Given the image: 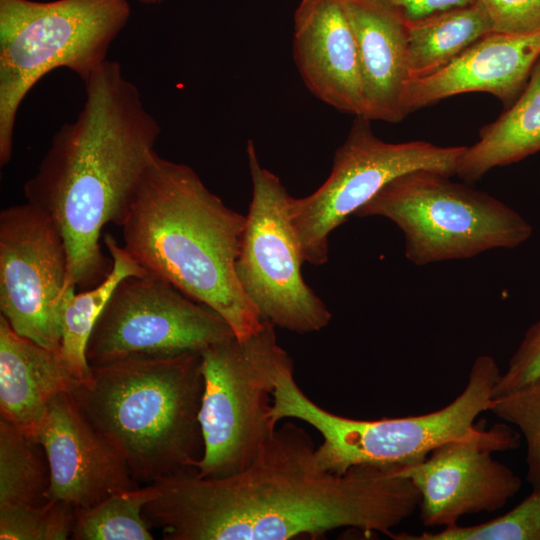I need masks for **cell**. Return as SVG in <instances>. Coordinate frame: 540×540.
<instances>
[{
	"label": "cell",
	"instance_id": "obj_1",
	"mask_svg": "<svg viewBox=\"0 0 540 540\" xmlns=\"http://www.w3.org/2000/svg\"><path fill=\"white\" fill-rule=\"evenodd\" d=\"M315 449L287 422L238 473L209 479L191 470L153 483L158 492L143 516L166 540H288L338 528L389 536L419 508L417 488L398 467L336 474L317 464Z\"/></svg>",
	"mask_w": 540,
	"mask_h": 540
},
{
	"label": "cell",
	"instance_id": "obj_2",
	"mask_svg": "<svg viewBox=\"0 0 540 540\" xmlns=\"http://www.w3.org/2000/svg\"><path fill=\"white\" fill-rule=\"evenodd\" d=\"M83 84L85 100L76 119L54 133L23 188L27 201L50 216L63 238L64 292L96 286L110 272L101 232L111 222L120 225L161 133L118 61L107 60Z\"/></svg>",
	"mask_w": 540,
	"mask_h": 540
},
{
	"label": "cell",
	"instance_id": "obj_3",
	"mask_svg": "<svg viewBox=\"0 0 540 540\" xmlns=\"http://www.w3.org/2000/svg\"><path fill=\"white\" fill-rule=\"evenodd\" d=\"M245 222L190 166L155 152L119 226L147 274L217 312L242 340L264 322L235 270Z\"/></svg>",
	"mask_w": 540,
	"mask_h": 540
},
{
	"label": "cell",
	"instance_id": "obj_4",
	"mask_svg": "<svg viewBox=\"0 0 540 540\" xmlns=\"http://www.w3.org/2000/svg\"><path fill=\"white\" fill-rule=\"evenodd\" d=\"M201 352L131 357L93 366L70 395L137 483L195 470L203 455Z\"/></svg>",
	"mask_w": 540,
	"mask_h": 540
},
{
	"label": "cell",
	"instance_id": "obj_5",
	"mask_svg": "<svg viewBox=\"0 0 540 540\" xmlns=\"http://www.w3.org/2000/svg\"><path fill=\"white\" fill-rule=\"evenodd\" d=\"M501 375L496 360L478 356L462 392L436 411L399 418L358 420L331 413L309 399L289 365L278 376L272 393V420H301L315 428L323 442L315 449L317 464L343 474L355 466L403 467L423 461L443 443L474 433L476 418L488 411Z\"/></svg>",
	"mask_w": 540,
	"mask_h": 540
},
{
	"label": "cell",
	"instance_id": "obj_6",
	"mask_svg": "<svg viewBox=\"0 0 540 540\" xmlns=\"http://www.w3.org/2000/svg\"><path fill=\"white\" fill-rule=\"evenodd\" d=\"M131 17L128 0H0V165L13 154L18 110L49 72L83 83L108 60Z\"/></svg>",
	"mask_w": 540,
	"mask_h": 540
},
{
	"label": "cell",
	"instance_id": "obj_7",
	"mask_svg": "<svg viewBox=\"0 0 540 540\" xmlns=\"http://www.w3.org/2000/svg\"><path fill=\"white\" fill-rule=\"evenodd\" d=\"M428 169L404 173L387 183L356 213L383 217L404 237V254L417 266L469 259L529 240L532 225L487 192Z\"/></svg>",
	"mask_w": 540,
	"mask_h": 540
},
{
	"label": "cell",
	"instance_id": "obj_8",
	"mask_svg": "<svg viewBox=\"0 0 540 540\" xmlns=\"http://www.w3.org/2000/svg\"><path fill=\"white\" fill-rule=\"evenodd\" d=\"M268 321L245 339L236 336L201 351L203 392L199 422L203 455L195 473L223 478L245 469L273 436V391L293 364Z\"/></svg>",
	"mask_w": 540,
	"mask_h": 540
},
{
	"label": "cell",
	"instance_id": "obj_9",
	"mask_svg": "<svg viewBox=\"0 0 540 540\" xmlns=\"http://www.w3.org/2000/svg\"><path fill=\"white\" fill-rule=\"evenodd\" d=\"M370 123L356 116L335 151L324 183L306 197L289 198V219L305 262L325 264L330 233L394 178L419 169L456 175L466 146H439L424 140L386 142Z\"/></svg>",
	"mask_w": 540,
	"mask_h": 540
},
{
	"label": "cell",
	"instance_id": "obj_10",
	"mask_svg": "<svg viewBox=\"0 0 540 540\" xmlns=\"http://www.w3.org/2000/svg\"><path fill=\"white\" fill-rule=\"evenodd\" d=\"M252 199L246 215L236 275L261 318L298 334L325 328L331 313L306 284L305 262L289 219L291 197L280 178L263 167L254 142L246 146Z\"/></svg>",
	"mask_w": 540,
	"mask_h": 540
},
{
	"label": "cell",
	"instance_id": "obj_11",
	"mask_svg": "<svg viewBox=\"0 0 540 540\" xmlns=\"http://www.w3.org/2000/svg\"><path fill=\"white\" fill-rule=\"evenodd\" d=\"M234 336L217 312L167 280L129 276L100 314L86 356L93 367L131 357L201 352Z\"/></svg>",
	"mask_w": 540,
	"mask_h": 540
},
{
	"label": "cell",
	"instance_id": "obj_12",
	"mask_svg": "<svg viewBox=\"0 0 540 540\" xmlns=\"http://www.w3.org/2000/svg\"><path fill=\"white\" fill-rule=\"evenodd\" d=\"M67 278L63 238L26 202L0 213V312L21 336L61 353L60 306Z\"/></svg>",
	"mask_w": 540,
	"mask_h": 540
},
{
	"label": "cell",
	"instance_id": "obj_13",
	"mask_svg": "<svg viewBox=\"0 0 540 540\" xmlns=\"http://www.w3.org/2000/svg\"><path fill=\"white\" fill-rule=\"evenodd\" d=\"M521 435L507 423L482 427L436 447L423 460L399 467L420 495L425 526L450 527L465 515L495 512L521 489L522 480L492 454L517 449Z\"/></svg>",
	"mask_w": 540,
	"mask_h": 540
},
{
	"label": "cell",
	"instance_id": "obj_14",
	"mask_svg": "<svg viewBox=\"0 0 540 540\" xmlns=\"http://www.w3.org/2000/svg\"><path fill=\"white\" fill-rule=\"evenodd\" d=\"M32 438L47 457L48 500L84 509L139 487L124 460L81 414L70 392L50 401Z\"/></svg>",
	"mask_w": 540,
	"mask_h": 540
},
{
	"label": "cell",
	"instance_id": "obj_15",
	"mask_svg": "<svg viewBox=\"0 0 540 540\" xmlns=\"http://www.w3.org/2000/svg\"><path fill=\"white\" fill-rule=\"evenodd\" d=\"M292 52L305 86L316 98L363 117L358 48L341 0H300L293 17Z\"/></svg>",
	"mask_w": 540,
	"mask_h": 540
},
{
	"label": "cell",
	"instance_id": "obj_16",
	"mask_svg": "<svg viewBox=\"0 0 540 540\" xmlns=\"http://www.w3.org/2000/svg\"><path fill=\"white\" fill-rule=\"evenodd\" d=\"M540 59V32H491L440 70L408 83L404 110L408 116L445 98L468 92L490 93L510 106L524 89Z\"/></svg>",
	"mask_w": 540,
	"mask_h": 540
},
{
	"label": "cell",
	"instance_id": "obj_17",
	"mask_svg": "<svg viewBox=\"0 0 540 540\" xmlns=\"http://www.w3.org/2000/svg\"><path fill=\"white\" fill-rule=\"evenodd\" d=\"M341 3L358 48L363 117L398 123L407 116L403 105L410 82L407 24L377 0H341Z\"/></svg>",
	"mask_w": 540,
	"mask_h": 540
},
{
	"label": "cell",
	"instance_id": "obj_18",
	"mask_svg": "<svg viewBox=\"0 0 540 540\" xmlns=\"http://www.w3.org/2000/svg\"><path fill=\"white\" fill-rule=\"evenodd\" d=\"M80 382L61 353L19 335L0 315L1 418L32 437L50 401Z\"/></svg>",
	"mask_w": 540,
	"mask_h": 540
},
{
	"label": "cell",
	"instance_id": "obj_19",
	"mask_svg": "<svg viewBox=\"0 0 540 540\" xmlns=\"http://www.w3.org/2000/svg\"><path fill=\"white\" fill-rule=\"evenodd\" d=\"M540 152V59L518 98L495 121L483 126L478 140L466 146L456 175L473 183L496 167Z\"/></svg>",
	"mask_w": 540,
	"mask_h": 540
},
{
	"label": "cell",
	"instance_id": "obj_20",
	"mask_svg": "<svg viewBox=\"0 0 540 540\" xmlns=\"http://www.w3.org/2000/svg\"><path fill=\"white\" fill-rule=\"evenodd\" d=\"M104 243L112 259L108 275L80 293L75 292V287L68 288L60 306V352L73 375L82 381L91 375L86 356L90 335L113 292L123 279L147 274L111 234H105Z\"/></svg>",
	"mask_w": 540,
	"mask_h": 540
},
{
	"label": "cell",
	"instance_id": "obj_21",
	"mask_svg": "<svg viewBox=\"0 0 540 540\" xmlns=\"http://www.w3.org/2000/svg\"><path fill=\"white\" fill-rule=\"evenodd\" d=\"M406 24L410 81L440 70L493 32L487 13L477 1Z\"/></svg>",
	"mask_w": 540,
	"mask_h": 540
},
{
	"label": "cell",
	"instance_id": "obj_22",
	"mask_svg": "<svg viewBox=\"0 0 540 540\" xmlns=\"http://www.w3.org/2000/svg\"><path fill=\"white\" fill-rule=\"evenodd\" d=\"M49 485L43 447L0 417V507L44 502Z\"/></svg>",
	"mask_w": 540,
	"mask_h": 540
},
{
	"label": "cell",
	"instance_id": "obj_23",
	"mask_svg": "<svg viewBox=\"0 0 540 540\" xmlns=\"http://www.w3.org/2000/svg\"><path fill=\"white\" fill-rule=\"evenodd\" d=\"M155 484L113 494L99 503L76 509L74 540H152L144 506L157 495Z\"/></svg>",
	"mask_w": 540,
	"mask_h": 540
},
{
	"label": "cell",
	"instance_id": "obj_24",
	"mask_svg": "<svg viewBox=\"0 0 540 540\" xmlns=\"http://www.w3.org/2000/svg\"><path fill=\"white\" fill-rule=\"evenodd\" d=\"M395 540H540V488L507 513L490 521L472 525L458 524L438 532L421 534L392 533Z\"/></svg>",
	"mask_w": 540,
	"mask_h": 540
},
{
	"label": "cell",
	"instance_id": "obj_25",
	"mask_svg": "<svg viewBox=\"0 0 540 540\" xmlns=\"http://www.w3.org/2000/svg\"><path fill=\"white\" fill-rule=\"evenodd\" d=\"M75 521L76 509L62 501L1 506L0 539H71Z\"/></svg>",
	"mask_w": 540,
	"mask_h": 540
},
{
	"label": "cell",
	"instance_id": "obj_26",
	"mask_svg": "<svg viewBox=\"0 0 540 540\" xmlns=\"http://www.w3.org/2000/svg\"><path fill=\"white\" fill-rule=\"evenodd\" d=\"M488 411L516 427L526 444V479L540 488V378L508 393L492 397Z\"/></svg>",
	"mask_w": 540,
	"mask_h": 540
},
{
	"label": "cell",
	"instance_id": "obj_27",
	"mask_svg": "<svg viewBox=\"0 0 540 540\" xmlns=\"http://www.w3.org/2000/svg\"><path fill=\"white\" fill-rule=\"evenodd\" d=\"M540 378V319L532 324L493 388L499 396Z\"/></svg>",
	"mask_w": 540,
	"mask_h": 540
},
{
	"label": "cell",
	"instance_id": "obj_28",
	"mask_svg": "<svg viewBox=\"0 0 540 540\" xmlns=\"http://www.w3.org/2000/svg\"><path fill=\"white\" fill-rule=\"evenodd\" d=\"M487 13L493 32H540V0H476Z\"/></svg>",
	"mask_w": 540,
	"mask_h": 540
},
{
	"label": "cell",
	"instance_id": "obj_29",
	"mask_svg": "<svg viewBox=\"0 0 540 540\" xmlns=\"http://www.w3.org/2000/svg\"><path fill=\"white\" fill-rule=\"evenodd\" d=\"M394 10L406 23L476 0H377Z\"/></svg>",
	"mask_w": 540,
	"mask_h": 540
},
{
	"label": "cell",
	"instance_id": "obj_30",
	"mask_svg": "<svg viewBox=\"0 0 540 540\" xmlns=\"http://www.w3.org/2000/svg\"><path fill=\"white\" fill-rule=\"evenodd\" d=\"M140 4L154 6L160 4L163 0H136Z\"/></svg>",
	"mask_w": 540,
	"mask_h": 540
}]
</instances>
